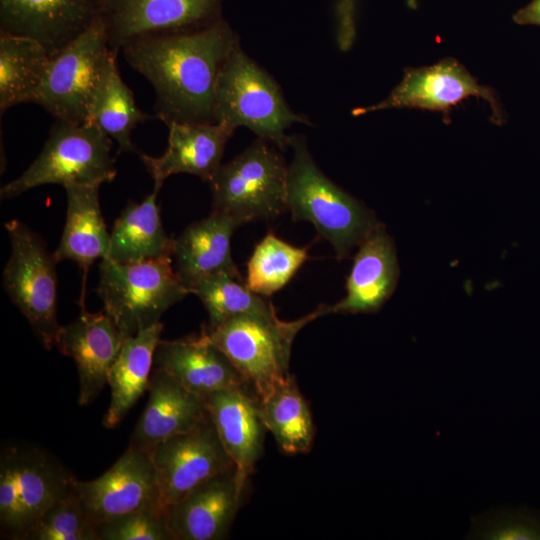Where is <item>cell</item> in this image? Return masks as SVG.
<instances>
[{
  "label": "cell",
  "mask_w": 540,
  "mask_h": 540,
  "mask_svg": "<svg viewBox=\"0 0 540 540\" xmlns=\"http://www.w3.org/2000/svg\"><path fill=\"white\" fill-rule=\"evenodd\" d=\"M239 37L222 19L202 29L139 38L122 48L153 86L155 116L166 125L215 122L220 71Z\"/></svg>",
  "instance_id": "cell-1"
},
{
  "label": "cell",
  "mask_w": 540,
  "mask_h": 540,
  "mask_svg": "<svg viewBox=\"0 0 540 540\" xmlns=\"http://www.w3.org/2000/svg\"><path fill=\"white\" fill-rule=\"evenodd\" d=\"M290 147L293 157L287 169V211L296 222L312 223L338 259L347 258L380 222L320 170L303 136H291Z\"/></svg>",
  "instance_id": "cell-2"
},
{
  "label": "cell",
  "mask_w": 540,
  "mask_h": 540,
  "mask_svg": "<svg viewBox=\"0 0 540 540\" xmlns=\"http://www.w3.org/2000/svg\"><path fill=\"white\" fill-rule=\"evenodd\" d=\"M215 122L244 126L281 151L290 147L285 131L309 119L290 109L278 84L241 48L234 45L220 71L215 96Z\"/></svg>",
  "instance_id": "cell-3"
},
{
  "label": "cell",
  "mask_w": 540,
  "mask_h": 540,
  "mask_svg": "<svg viewBox=\"0 0 540 540\" xmlns=\"http://www.w3.org/2000/svg\"><path fill=\"white\" fill-rule=\"evenodd\" d=\"M327 314L329 306L321 304L295 321H283L277 315H239L203 330L259 399L291 375L289 360L296 334L309 322Z\"/></svg>",
  "instance_id": "cell-4"
},
{
  "label": "cell",
  "mask_w": 540,
  "mask_h": 540,
  "mask_svg": "<svg viewBox=\"0 0 540 540\" xmlns=\"http://www.w3.org/2000/svg\"><path fill=\"white\" fill-rule=\"evenodd\" d=\"M111 149V138L95 124L56 120L40 154L1 188L0 197L14 198L47 184L65 188L111 182L117 174Z\"/></svg>",
  "instance_id": "cell-5"
},
{
  "label": "cell",
  "mask_w": 540,
  "mask_h": 540,
  "mask_svg": "<svg viewBox=\"0 0 540 540\" xmlns=\"http://www.w3.org/2000/svg\"><path fill=\"white\" fill-rule=\"evenodd\" d=\"M75 478L52 455L30 445H10L0 455V530L26 540L44 512L73 489Z\"/></svg>",
  "instance_id": "cell-6"
},
{
  "label": "cell",
  "mask_w": 540,
  "mask_h": 540,
  "mask_svg": "<svg viewBox=\"0 0 540 540\" xmlns=\"http://www.w3.org/2000/svg\"><path fill=\"white\" fill-rule=\"evenodd\" d=\"M97 292L104 311L126 337L159 323L166 310L190 294L172 258L136 263L102 259Z\"/></svg>",
  "instance_id": "cell-7"
},
{
  "label": "cell",
  "mask_w": 540,
  "mask_h": 540,
  "mask_svg": "<svg viewBox=\"0 0 540 540\" xmlns=\"http://www.w3.org/2000/svg\"><path fill=\"white\" fill-rule=\"evenodd\" d=\"M287 169L282 155L258 138L214 173L212 210L244 223L276 218L287 211Z\"/></svg>",
  "instance_id": "cell-8"
},
{
  "label": "cell",
  "mask_w": 540,
  "mask_h": 540,
  "mask_svg": "<svg viewBox=\"0 0 540 540\" xmlns=\"http://www.w3.org/2000/svg\"><path fill=\"white\" fill-rule=\"evenodd\" d=\"M118 50L109 46L100 16L56 54L34 100L56 120L84 123L89 108Z\"/></svg>",
  "instance_id": "cell-9"
},
{
  "label": "cell",
  "mask_w": 540,
  "mask_h": 540,
  "mask_svg": "<svg viewBox=\"0 0 540 540\" xmlns=\"http://www.w3.org/2000/svg\"><path fill=\"white\" fill-rule=\"evenodd\" d=\"M11 244L3 286L47 350L55 347L57 321L56 261L44 241L18 220L5 223Z\"/></svg>",
  "instance_id": "cell-10"
},
{
  "label": "cell",
  "mask_w": 540,
  "mask_h": 540,
  "mask_svg": "<svg viewBox=\"0 0 540 540\" xmlns=\"http://www.w3.org/2000/svg\"><path fill=\"white\" fill-rule=\"evenodd\" d=\"M150 452L164 511L203 482L235 468L209 413L191 430L165 439Z\"/></svg>",
  "instance_id": "cell-11"
},
{
  "label": "cell",
  "mask_w": 540,
  "mask_h": 540,
  "mask_svg": "<svg viewBox=\"0 0 540 540\" xmlns=\"http://www.w3.org/2000/svg\"><path fill=\"white\" fill-rule=\"evenodd\" d=\"M469 97L488 102L493 123H503L505 116L495 91L479 84L460 62L452 58L431 66L405 69L402 80L387 98L372 106L355 108L352 114L361 116L378 110L411 108L440 111L448 118L450 110Z\"/></svg>",
  "instance_id": "cell-12"
},
{
  "label": "cell",
  "mask_w": 540,
  "mask_h": 540,
  "mask_svg": "<svg viewBox=\"0 0 540 540\" xmlns=\"http://www.w3.org/2000/svg\"><path fill=\"white\" fill-rule=\"evenodd\" d=\"M222 0H100L109 46L120 50L143 37L177 34L221 19Z\"/></svg>",
  "instance_id": "cell-13"
},
{
  "label": "cell",
  "mask_w": 540,
  "mask_h": 540,
  "mask_svg": "<svg viewBox=\"0 0 540 540\" xmlns=\"http://www.w3.org/2000/svg\"><path fill=\"white\" fill-rule=\"evenodd\" d=\"M74 490L95 526L131 512L163 510L151 452L139 448L128 446L123 455L96 479H75Z\"/></svg>",
  "instance_id": "cell-14"
},
{
  "label": "cell",
  "mask_w": 540,
  "mask_h": 540,
  "mask_svg": "<svg viewBox=\"0 0 540 540\" xmlns=\"http://www.w3.org/2000/svg\"><path fill=\"white\" fill-rule=\"evenodd\" d=\"M99 13L100 0H0V34L33 39L52 56Z\"/></svg>",
  "instance_id": "cell-15"
},
{
  "label": "cell",
  "mask_w": 540,
  "mask_h": 540,
  "mask_svg": "<svg viewBox=\"0 0 540 540\" xmlns=\"http://www.w3.org/2000/svg\"><path fill=\"white\" fill-rule=\"evenodd\" d=\"M126 338L105 311L90 313L82 308L78 318L60 327L55 347L76 364L80 405L102 392Z\"/></svg>",
  "instance_id": "cell-16"
},
{
  "label": "cell",
  "mask_w": 540,
  "mask_h": 540,
  "mask_svg": "<svg viewBox=\"0 0 540 540\" xmlns=\"http://www.w3.org/2000/svg\"><path fill=\"white\" fill-rule=\"evenodd\" d=\"M244 491L235 468L194 488L165 511L174 540H221L227 537Z\"/></svg>",
  "instance_id": "cell-17"
},
{
  "label": "cell",
  "mask_w": 540,
  "mask_h": 540,
  "mask_svg": "<svg viewBox=\"0 0 540 540\" xmlns=\"http://www.w3.org/2000/svg\"><path fill=\"white\" fill-rule=\"evenodd\" d=\"M153 367L169 373L204 401L222 390H253L203 328L196 336L160 339L154 353Z\"/></svg>",
  "instance_id": "cell-18"
},
{
  "label": "cell",
  "mask_w": 540,
  "mask_h": 540,
  "mask_svg": "<svg viewBox=\"0 0 540 540\" xmlns=\"http://www.w3.org/2000/svg\"><path fill=\"white\" fill-rule=\"evenodd\" d=\"M167 127L168 146L161 156L138 152L154 185L161 187L169 176L179 173L192 174L209 183L236 128L218 122H172Z\"/></svg>",
  "instance_id": "cell-19"
},
{
  "label": "cell",
  "mask_w": 540,
  "mask_h": 540,
  "mask_svg": "<svg viewBox=\"0 0 540 540\" xmlns=\"http://www.w3.org/2000/svg\"><path fill=\"white\" fill-rule=\"evenodd\" d=\"M206 407L243 488L263 451L267 431L255 392L247 388L211 394Z\"/></svg>",
  "instance_id": "cell-20"
},
{
  "label": "cell",
  "mask_w": 540,
  "mask_h": 540,
  "mask_svg": "<svg viewBox=\"0 0 540 540\" xmlns=\"http://www.w3.org/2000/svg\"><path fill=\"white\" fill-rule=\"evenodd\" d=\"M148 392L130 447L151 451L165 439L191 430L208 415L203 399L161 369L152 368Z\"/></svg>",
  "instance_id": "cell-21"
},
{
  "label": "cell",
  "mask_w": 540,
  "mask_h": 540,
  "mask_svg": "<svg viewBox=\"0 0 540 540\" xmlns=\"http://www.w3.org/2000/svg\"><path fill=\"white\" fill-rule=\"evenodd\" d=\"M346 282V295L330 313H375L392 296L399 266L393 240L380 223L358 246Z\"/></svg>",
  "instance_id": "cell-22"
},
{
  "label": "cell",
  "mask_w": 540,
  "mask_h": 540,
  "mask_svg": "<svg viewBox=\"0 0 540 540\" xmlns=\"http://www.w3.org/2000/svg\"><path fill=\"white\" fill-rule=\"evenodd\" d=\"M242 224L238 217L212 210L174 240V268L190 294L199 281L214 274L241 275L232 259L231 239Z\"/></svg>",
  "instance_id": "cell-23"
},
{
  "label": "cell",
  "mask_w": 540,
  "mask_h": 540,
  "mask_svg": "<svg viewBox=\"0 0 540 540\" xmlns=\"http://www.w3.org/2000/svg\"><path fill=\"white\" fill-rule=\"evenodd\" d=\"M99 189L100 186L65 187L66 222L53 253L56 262L73 261L84 274L96 260L106 259L110 249V234L101 213Z\"/></svg>",
  "instance_id": "cell-24"
},
{
  "label": "cell",
  "mask_w": 540,
  "mask_h": 540,
  "mask_svg": "<svg viewBox=\"0 0 540 540\" xmlns=\"http://www.w3.org/2000/svg\"><path fill=\"white\" fill-rule=\"evenodd\" d=\"M161 187L140 203L130 201L115 221L110 233V249L106 259L119 263H136L172 258L174 240L161 222L157 195Z\"/></svg>",
  "instance_id": "cell-25"
},
{
  "label": "cell",
  "mask_w": 540,
  "mask_h": 540,
  "mask_svg": "<svg viewBox=\"0 0 540 540\" xmlns=\"http://www.w3.org/2000/svg\"><path fill=\"white\" fill-rule=\"evenodd\" d=\"M162 327L159 322L124 341L108 374L111 400L102 421L106 428H115L148 390Z\"/></svg>",
  "instance_id": "cell-26"
},
{
  "label": "cell",
  "mask_w": 540,
  "mask_h": 540,
  "mask_svg": "<svg viewBox=\"0 0 540 540\" xmlns=\"http://www.w3.org/2000/svg\"><path fill=\"white\" fill-rule=\"evenodd\" d=\"M258 401L263 423L283 453L296 455L311 450L315 436L314 422L293 375Z\"/></svg>",
  "instance_id": "cell-27"
},
{
  "label": "cell",
  "mask_w": 540,
  "mask_h": 540,
  "mask_svg": "<svg viewBox=\"0 0 540 540\" xmlns=\"http://www.w3.org/2000/svg\"><path fill=\"white\" fill-rule=\"evenodd\" d=\"M50 55L37 41L0 34V111L32 102L43 83Z\"/></svg>",
  "instance_id": "cell-28"
},
{
  "label": "cell",
  "mask_w": 540,
  "mask_h": 540,
  "mask_svg": "<svg viewBox=\"0 0 540 540\" xmlns=\"http://www.w3.org/2000/svg\"><path fill=\"white\" fill-rule=\"evenodd\" d=\"M136 105L132 90L122 80L117 57L110 63L89 108L87 122L118 143L119 152H139L131 138L139 123L150 119Z\"/></svg>",
  "instance_id": "cell-29"
},
{
  "label": "cell",
  "mask_w": 540,
  "mask_h": 540,
  "mask_svg": "<svg viewBox=\"0 0 540 540\" xmlns=\"http://www.w3.org/2000/svg\"><path fill=\"white\" fill-rule=\"evenodd\" d=\"M209 316V327L239 315L276 316L268 299L252 291L241 275L221 272L199 281L192 289Z\"/></svg>",
  "instance_id": "cell-30"
},
{
  "label": "cell",
  "mask_w": 540,
  "mask_h": 540,
  "mask_svg": "<svg viewBox=\"0 0 540 540\" xmlns=\"http://www.w3.org/2000/svg\"><path fill=\"white\" fill-rule=\"evenodd\" d=\"M308 246L297 247L268 232L255 246L245 282L254 292L269 297L281 290L308 259Z\"/></svg>",
  "instance_id": "cell-31"
},
{
  "label": "cell",
  "mask_w": 540,
  "mask_h": 540,
  "mask_svg": "<svg viewBox=\"0 0 540 540\" xmlns=\"http://www.w3.org/2000/svg\"><path fill=\"white\" fill-rule=\"evenodd\" d=\"M26 540H98L96 526L73 489L41 516Z\"/></svg>",
  "instance_id": "cell-32"
},
{
  "label": "cell",
  "mask_w": 540,
  "mask_h": 540,
  "mask_svg": "<svg viewBox=\"0 0 540 540\" xmlns=\"http://www.w3.org/2000/svg\"><path fill=\"white\" fill-rule=\"evenodd\" d=\"M98 540H174L159 509L123 514L96 525Z\"/></svg>",
  "instance_id": "cell-33"
},
{
  "label": "cell",
  "mask_w": 540,
  "mask_h": 540,
  "mask_svg": "<svg viewBox=\"0 0 540 540\" xmlns=\"http://www.w3.org/2000/svg\"><path fill=\"white\" fill-rule=\"evenodd\" d=\"M472 535L481 539L540 540V520L521 511H497L474 519Z\"/></svg>",
  "instance_id": "cell-34"
},
{
  "label": "cell",
  "mask_w": 540,
  "mask_h": 540,
  "mask_svg": "<svg viewBox=\"0 0 540 540\" xmlns=\"http://www.w3.org/2000/svg\"><path fill=\"white\" fill-rule=\"evenodd\" d=\"M513 20L520 25H535L540 27V0H532L514 15Z\"/></svg>",
  "instance_id": "cell-35"
}]
</instances>
